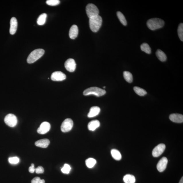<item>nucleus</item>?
<instances>
[{"label": "nucleus", "mask_w": 183, "mask_h": 183, "mask_svg": "<svg viewBox=\"0 0 183 183\" xmlns=\"http://www.w3.org/2000/svg\"><path fill=\"white\" fill-rule=\"evenodd\" d=\"M102 22V18L99 15L89 18V26L91 31L94 32H97L101 27Z\"/></svg>", "instance_id": "obj_1"}, {"label": "nucleus", "mask_w": 183, "mask_h": 183, "mask_svg": "<svg viewBox=\"0 0 183 183\" xmlns=\"http://www.w3.org/2000/svg\"><path fill=\"white\" fill-rule=\"evenodd\" d=\"M147 25L149 29L155 30L163 27L165 25V22L160 18H153L147 20Z\"/></svg>", "instance_id": "obj_2"}, {"label": "nucleus", "mask_w": 183, "mask_h": 183, "mask_svg": "<svg viewBox=\"0 0 183 183\" xmlns=\"http://www.w3.org/2000/svg\"><path fill=\"white\" fill-rule=\"evenodd\" d=\"M44 53V50L42 48H39L34 50L28 57L27 62L28 63H32L42 57Z\"/></svg>", "instance_id": "obj_3"}, {"label": "nucleus", "mask_w": 183, "mask_h": 183, "mask_svg": "<svg viewBox=\"0 0 183 183\" xmlns=\"http://www.w3.org/2000/svg\"><path fill=\"white\" fill-rule=\"evenodd\" d=\"M106 91L104 89L97 87H92L87 88L83 91V94L85 96L93 95L98 97L103 96L106 94Z\"/></svg>", "instance_id": "obj_4"}, {"label": "nucleus", "mask_w": 183, "mask_h": 183, "mask_svg": "<svg viewBox=\"0 0 183 183\" xmlns=\"http://www.w3.org/2000/svg\"><path fill=\"white\" fill-rule=\"evenodd\" d=\"M86 12L89 18L99 15V11L98 7L92 3L88 4L86 7Z\"/></svg>", "instance_id": "obj_5"}, {"label": "nucleus", "mask_w": 183, "mask_h": 183, "mask_svg": "<svg viewBox=\"0 0 183 183\" xmlns=\"http://www.w3.org/2000/svg\"><path fill=\"white\" fill-rule=\"evenodd\" d=\"M4 121L7 126L14 127L17 124V119L15 115L12 114H9L5 117Z\"/></svg>", "instance_id": "obj_6"}, {"label": "nucleus", "mask_w": 183, "mask_h": 183, "mask_svg": "<svg viewBox=\"0 0 183 183\" xmlns=\"http://www.w3.org/2000/svg\"><path fill=\"white\" fill-rule=\"evenodd\" d=\"M73 126V121L70 118H67L63 121L61 126V130L63 132L66 133L71 130Z\"/></svg>", "instance_id": "obj_7"}, {"label": "nucleus", "mask_w": 183, "mask_h": 183, "mask_svg": "<svg viewBox=\"0 0 183 183\" xmlns=\"http://www.w3.org/2000/svg\"><path fill=\"white\" fill-rule=\"evenodd\" d=\"M166 148V145L161 143L154 149L152 151V155L154 157H158L163 153Z\"/></svg>", "instance_id": "obj_8"}, {"label": "nucleus", "mask_w": 183, "mask_h": 183, "mask_svg": "<svg viewBox=\"0 0 183 183\" xmlns=\"http://www.w3.org/2000/svg\"><path fill=\"white\" fill-rule=\"evenodd\" d=\"M65 66L66 69L69 72H73L76 68L75 61L72 59H67L65 63Z\"/></svg>", "instance_id": "obj_9"}, {"label": "nucleus", "mask_w": 183, "mask_h": 183, "mask_svg": "<svg viewBox=\"0 0 183 183\" xmlns=\"http://www.w3.org/2000/svg\"><path fill=\"white\" fill-rule=\"evenodd\" d=\"M51 129V125L48 122H43L37 130L38 133L40 134H45L49 131Z\"/></svg>", "instance_id": "obj_10"}, {"label": "nucleus", "mask_w": 183, "mask_h": 183, "mask_svg": "<svg viewBox=\"0 0 183 183\" xmlns=\"http://www.w3.org/2000/svg\"><path fill=\"white\" fill-rule=\"evenodd\" d=\"M66 75L61 71H56L51 75V79L54 81H62L66 79Z\"/></svg>", "instance_id": "obj_11"}, {"label": "nucleus", "mask_w": 183, "mask_h": 183, "mask_svg": "<svg viewBox=\"0 0 183 183\" xmlns=\"http://www.w3.org/2000/svg\"><path fill=\"white\" fill-rule=\"evenodd\" d=\"M168 163L167 158L165 157H162L158 162L157 165V168L158 170L160 172L165 171L167 167Z\"/></svg>", "instance_id": "obj_12"}, {"label": "nucleus", "mask_w": 183, "mask_h": 183, "mask_svg": "<svg viewBox=\"0 0 183 183\" xmlns=\"http://www.w3.org/2000/svg\"><path fill=\"white\" fill-rule=\"evenodd\" d=\"M169 119L173 122L177 123H182L183 122V115L181 114H171L170 115Z\"/></svg>", "instance_id": "obj_13"}, {"label": "nucleus", "mask_w": 183, "mask_h": 183, "mask_svg": "<svg viewBox=\"0 0 183 183\" xmlns=\"http://www.w3.org/2000/svg\"><path fill=\"white\" fill-rule=\"evenodd\" d=\"M10 33L11 35H14L17 29L18 23L15 17H13L10 20Z\"/></svg>", "instance_id": "obj_14"}, {"label": "nucleus", "mask_w": 183, "mask_h": 183, "mask_svg": "<svg viewBox=\"0 0 183 183\" xmlns=\"http://www.w3.org/2000/svg\"><path fill=\"white\" fill-rule=\"evenodd\" d=\"M78 34V29L77 26L73 25L70 28L69 36L71 39L74 40L77 37Z\"/></svg>", "instance_id": "obj_15"}, {"label": "nucleus", "mask_w": 183, "mask_h": 183, "mask_svg": "<svg viewBox=\"0 0 183 183\" xmlns=\"http://www.w3.org/2000/svg\"><path fill=\"white\" fill-rule=\"evenodd\" d=\"M50 143V141L48 139H42L37 141L35 143V145L37 147L46 148L48 147Z\"/></svg>", "instance_id": "obj_16"}, {"label": "nucleus", "mask_w": 183, "mask_h": 183, "mask_svg": "<svg viewBox=\"0 0 183 183\" xmlns=\"http://www.w3.org/2000/svg\"><path fill=\"white\" fill-rule=\"evenodd\" d=\"M100 111V107L97 106H93L91 108L89 112L87 115V117L89 118H92L96 116L99 114Z\"/></svg>", "instance_id": "obj_17"}, {"label": "nucleus", "mask_w": 183, "mask_h": 183, "mask_svg": "<svg viewBox=\"0 0 183 183\" xmlns=\"http://www.w3.org/2000/svg\"><path fill=\"white\" fill-rule=\"evenodd\" d=\"M100 126V122L98 120H94L89 122L87 127L91 131H94Z\"/></svg>", "instance_id": "obj_18"}, {"label": "nucleus", "mask_w": 183, "mask_h": 183, "mask_svg": "<svg viewBox=\"0 0 183 183\" xmlns=\"http://www.w3.org/2000/svg\"><path fill=\"white\" fill-rule=\"evenodd\" d=\"M156 54L157 58L162 62H164L167 60V56L165 53L161 50H158L156 52Z\"/></svg>", "instance_id": "obj_19"}, {"label": "nucleus", "mask_w": 183, "mask_h": 183, "mask_svg": "<svg viewBox=\"0 0 183 183\" xmlns=\"http://www.w3.org/2000/svg\"><path fill=\"white\" fill-rule=\"evenodd\" d=\"M124 182L125 183H135L136 179L133 175L130 174H127L123 178Z\"/></svg>", "instance_id": "obj_20"}, {"label": "nucleus", "mask_w": 183, "mask_h": 183, "mask_svg": "<svg viewBox=\"0 0 183 183\" xmlns=\"http://www.w3.org/2000/svg\"><path fill=\"white\" fill-rule=\"evenodd\" d=\"M111 154L113 158L116 160H120L122 158L120 153L116 149H113L111 151Z\"/></svg>", "instance_id": "obj_21"}, {"label": "nucleus", "mask_w": 183, "mask_h": 183, "mask_svg": "<svg viewBox=\"0 0 183 183\" xmlns=\"http://www.w3.org/2000/svg\"><path fill=\"white\" fill-rule=\"evenodd\" d=\"M46 17H47V14L46 13H44L41 14L37 19V24L40 26L44 25L46 22Z\"/></svg>", "instance_id": "obj_22"}, {"label": "nucleus", "mask_w": 183, "mask_h": 183, "mask_svg": "<svg viewBox=\"0 0 183 183\" xmlns=\"http://www.w3.org/2000/svg\"><path fill=\"white\" fill-rule=\"evenodd\" d=\"M123 75L124 79L129 83H131L133 81V77L131 73L128 71H124L123 73Z\"/></svg>", "instance_id": "obj_23"}, {"label": "nucleus", "mask_w": 183, "mask_h": 183, "mask_svg": "<svg viewBox=\"0 0 183 183\" xmlns=\"http://www.w3.org/2000/svg\"><path fill=\"white\" fill-rule=\"evenodd\" d=\"M134 90L137 95L140 96H143L147 94L146 91L141 87H134Z\"/></svg>", "instance_id": "obj_24"}, {"label": "nucleus", "mask_w": 183, "mask_h": 183, "mask_svg": "<svg viewBox=\"0 0 183 183\" xmlns=\"http://www.w3.org/2000/svg\"><path fill=\"white\" fill-rule=\"evenodd\" d=\"M96 163V160L93 158H89L85 161L86 165L89 168H91L94 167Z\"/></svg>", "instance_id": "obj_25"}, {"label": "nucleus", "mask_w": 183, "mask_h": 183, "mask_svg": "<svg viewBox=\"0 0 183 183\" xmlns=\"http://www.w3.org/2000/svg\"><path fill=\"white\" fill-rule=\"evenodd\" d=\"M117 15L118 18L120 20L121 23L123 25L126 26L127 24L126 20L125 17L122 13L119 11H118L117 12Z\"/></svg>", "instance_id": "obj_26"}, {"label": "nucleus", "mask_w": 183, "mask_h": 183, "mask_svg": "<svg viewBox=\"0 0 183 183\" xmlns=\"http://www.w3.org/2000/svg\"><path fill=\"white\" fill-rule=\"evenodd\" d=\"M141 48L142 51L144 52L147 54H150L151 53V49L149 45L144 43L142 44L141 46Z\"/></svg>", "instance_id": "obj_27"}, {"label": "nucleus", "mask_w": 183, "mask_h": 183, "mask_svg": "<svg viewBox=\"0 0 183 183\" xmlns=\"http://www.w3.org/2000/svg\"><path fill=\"white\" fill-rule=\"evenodd\" d=\"M178 34L180 40L183 41V24L180 23L179 25L178 28Z\"/></svg>", "instance_id": "obj_28"}, {"label": "nucleus", "mask_w": 183, "mask_h": 183, "mask_svg": "<svg viewBox=\"0 0 183 183\" xmlns=\"http://www.w3.org/2000/svg\"><path fill=\"white\" fill-rule=\"evenodd\" d=\"M71 167L69 165L67 164H65L62 168L61 169L62 172L65 174H68L70 172Z\"/></svg>", "instance_id": "obj_29"}, {"label": "nucleus", "mask_w": 183, "mask_h": 183, "mask_svg": "<svg viewBox=\"0 0 183 183\" xmlns=\"http://www.w3.org/2000/svg\"><path fill=\"white\" fill-rule=\"evenodd\" d=\"M46 3L51 6H55L58 5L60 3L59 0H48L46 1Z\"/></svg>", "instance_id": "obj_30"}, {"label": "nucleus", "mask_w": 183, "mask_h": 183, "mask_svg": "<svg viewBox=\"0 0 183 183\" xmlns=\"http://www.w3.org/2000/svg\"><path fill=\"white\" fill-rule=\"evenodd\" d=\"M9 163L12 164H16L19 163L20 161V159L17 157H10L9 158Z\"/></svg>", "instance_id": "obj_31"}, {"label": "nucleus", "mask_w": 183, "mask_h": 183, "mask_svg": "<svg viewBox=\"0 0 183 183\" xmlns=\"http://www.w3.org/2000/svg\"><path fill=\"white\" fill-rule=\"evenodd\" d=\"M35 171L37 174H42L44 172V169L42 166H39L35 169Z\"/></svg>", "instance_id": "obj_32"}, {"label": "nucleus", "mask_w": 183, "mask_h": 183, "mask_svg": "<svg viewBox=\"0 0 183 183\" xmlns=\"http://www.w3.org/2000/svg\"><path fill=\"white\" fill-rule=\"evenodd\" d=\"M41 179L40 177H37L34 178L31 181V183H39Z\"/></svg>", "instance_id": "obj_33"}, {"label": "nucleus", "mask_w": 183, "mask_h": 183, "mask_svg": "<svg viewBox=\"0 0 183 183\" xmlns=\"http://www.w3.org/2000/svg\"><path fill=\"white\" fill-rule=\"evenodd\" d=\"M35 169L34 167V164L32 163L29 168V171L30 173H33L35 171Z\"/></svg>", "instance_id": "obj_34"}, {"label": "nucleus", "mask_w": 183, "mask_h": 183, "mask_svg": "<svg viewBox=\"0 0 183 183\" xmlns=\"http://www.w3.org/2000/svg\"><path fill=\"white\" fill-rule=\"evenodd\" d=\"M39 183H45V180H41Z\"/></svg>", "instance_id": "obj_35"}, {"label": "nucleus", "mask_w": 183, "mask_h": 183, "mask_svg": "<svg viewBox=\"0 0 183 183\" xmlns=\"http://www.w3.org/2000/svg\"><path fill=\"white\" fill-rule=\"evenodd\" d=\"M179 183H183V177H182V178H181L180 180V182Z\"/></svg>", "instance_id": "obj_36"}, {"label": "nucleus", "mask_w": 183, "mask_h": 183, "mask_svg": "<svg viewBox=\"0 0 183 183\" xmlns=\"http://www.w3.org/2000/svg\"><path fill=\"white\" fill-rule=\"evenodd\" d=\"M104 88H106V87H104Z\"/></svg>", "instance_id": "obj_37"}]
</instances>
